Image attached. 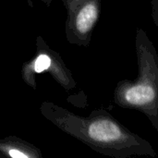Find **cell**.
Returning <instances> with one entry per match:
<instances>
[{"label":"cell","mask_w":158,"mask_h":158,"mask_svg":"<svg viewBox=\"0 0 158 158\" xmlns=\"http://www.w3.org/2000/svg\"><path fill=\"white\" fill-rule=\"evenodd\" d=\"M66 11L65 34L67 41L88 47L101 14L102 0H61Z\"/></svg>","instance_id":"cell-4"},{"label":"cell","mask_w":158,"mask_h":158,"mask_svg":"<svg viewBox=\"0 0 158 158\" xmlns=\"http://www.w3.org/2000/svg\"><path fill=\"white\" fill-rule=\"evenodd\" d=\"M0 156L6 158H43L41 150L18 136L0 139Z\"/></svg>","instance_id":"cell-5"},{"label":"cell","mask_w":158,"mask_h":158,"mask_svg":"<svg viewBox=\"0 0 158 158\" xmlns=\"http://www.w3.org/2000/svg\"><path fill=\"white\" fill-rule=\"evenodd\" d=\"M39 1H41L42 3H44L47 6H51V3H52V0H39Z\"/></svg>","instance_id":"cell-7"},{"label":"cell","mask_w":158,"mask_h":158,"mask_svg":"<svg viewBox=\"0 0 158 158\" xmlns=\"http://www.w3.org/2000/svg\"><path fill=\"white\" fill-rule=\"evenodd\" d=\"M135 51L137 78L118 81L113 101L120 108L143 113L158 132V53L146 31L141 28L136 31Z\"/></svg>","instance_id":"cell-2"},{"label":"cell","mask_w":158,"mask_h":158,"mask_svg":"<svg viewBox=\"0 0 158 158\" xmlns=\"http://www.w3.org/2000/svg\"><path fill=\"white\" fill-rule=\"evenodd\" d=\"M40 112L60 131L104 156L114 158L156 156L148 141L132 132L103 108L82 117L44 101L40 106Z\"/></svg>","instance_id":"cell-1"},{"label":"cell","mask_w":158,"mask_h":158,"mask_svg":"<svg viewBox=\"0 0 158 158\" xmlns=\"http://www.w3.org/2000/svg\"><path fill=\"white\" fill-rule=\"evenodd\" d=\"M151 6H152V18L158 28V0H151Z\"/></svg>","instance_id":"cell-6"},{"label":"cell","mask_w":158,"mask_h":158,"mask_svg":"<svg viewBox=\"0 0 158 158\" xmlns=\"http://www.w3.org/2000/svg\"><path fill=\"white\" fill-rule=\"evenodd\" d=\"M20 72L22 81L34 91L37 89L36 76L44 72L49 73L67 92L73 90L77 85L60 54L52 49L42 36H37L36 53L33 57L23 63Z\"/></svg>","instance_id":"cell-3"}]
</instances>
